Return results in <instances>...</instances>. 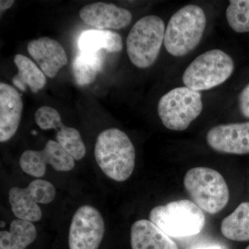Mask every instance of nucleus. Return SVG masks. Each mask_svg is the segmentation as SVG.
<instances>
[{
	"label": "nucleus",
	"instance_id": "nucleus-1",
	"mask_svg": "<svg viewBox=\"0 0 249 249\" xmlns=\"http://www.w3.org/2000/svg\"><path fill=\"white\" fill-rule=\"evenodd\" d=\"M94 155L100 168L114 181H126L133 173L135 149L128 136L121 129H107L98 134Z\"/></svg>",
	"mask_w": 249,
	"mask_h": 249
},
{
	"label": "nucleus",
	"instance_id": "nucleus-2",
	"mask_svg": "<svg viewBox=\"0 0 249 249\" xmlns=\"http://www.w3.org/2000/svg\"><path fill=\"white\" fill-rule=\"evenodd\" d=\"M206 26L204 10L196 5H187L170 18L164 37L167 52L173 56H184L197 47Z\"/></svg>",
	"mask_w": 249,
	"mask_h": 249
},
{
	"label": "nucleus",
	"instance_id": "nucleus-3",
	"mask_svg": "<svg viewBox=\"0 0 249 249\" xmlns=\"http://www.w3.org/2000/svg\"><path fill=\"white\" fill-rule=\"evenodd\" d=\"M183 184L193 202L208 213L217 214L229 203V187L217 170L206 167L192 168L185 175Z\"/></svg>",
	"mask_w": 249,
	"mask_h": 249
},
{
	"label": "nucleus",
	"instance_id": "nucleus-4",
	"mask_svg": "<svg viewBox=\"0 0 249 249\" xmlns=\"http://www.w3.org/2000/svg\"><path fill=\"white\" fill-rule=\"evenodd\" d=\"M149 217L160 230L173 237L197 235L205 225L202 210L188 199L156 206L150 211Z\"/></svg>",
	"mask_w": 249,
	"mask_h": 249
},
{
	"label": "nucleus",
	"instance_id": "nucleus-5",
	"mask_svg": "<svg viewBox=\"0 0 249 249\" xmlns=\"http://www.w3.org/2000/svg\"><path fill=\"white\" fill-rule=\"evenodd\" d=\"M165 32L164 22L158 16L150 15L137 21L126 40L132 63L140 69L151 67L158 58Z\"/></svg>",
	"mask_w": 249,
	"mask_h": 249
},
{
	"label": "nucleus",
	"instance_id": "nucleus-6",
	"mask_svg": "<svg viewBox=\"0 0 249 249\" xmlns=\"http://www.w3.org/2000/svg\"><path fill=\"white\" fill-rule=\"evenodd\" d=\"M234 68L230 55L219 49H213L190 64L183 73V82L187 88L196 91L211 89L229 79Z\"/></svg>",
	"mask_w": 249,
	"mask_h": 249
},
{
	"label": "nucleus",
	"instance_id": "nucleus-7",
	"mask_svg": "<svg viewBox=\"0 0 249 249\" xmlns=\"http://www.w3.org/2000/svg\"><path fill=\"white\" fill-rule=\"evenodd\" d=\"M199 91L181 87L163 95L158 103L159 116L166 128L183 131L189 127L202 111Z\"/></svg>",
	"mask_w": 249,
	"mask_h": 249
},
{
	"label": "nucleus",
	"instance_id": "nucleus-8",
	"mask_svg": "<svg viewBox=\"0 0 249 249\" xmlns=\"http://www.w3.org/2000/svg\"><path fill=\"white\" fill-rule=\"evenodd\" d=\"M55 187L44 179L31 181L27 188L14 186L9 192V200L13 213L18 219L37 222L42 217L38 204H48L55 199Z\"/></svg>",
	"mask_w": 249,
	"mask_h": 249
},
{
	"label": "nucleus",
	"instance_id": "nucleus-9",
	"mask_svg": "<svg viewBox=\"0 0 249 249\" xmlns=\"http://www.w3.org/2000/svg\"><path fill=\"white\" fill-rule=\"evenodd\" d=\"M104 233V220L99 211L90 205L80 206L70 225V249H98Z\"/></svg>",
	"mask_w": 249,
	"mask_h": 249
},
{
	"label": "nucleus",
	"instance_id": "nucleus-10",
	"mask_svg": "<svg viewBox=\"0 0 249 249\" xmlns=\"http://www.w3.org/2000/svg\"><path fill=\"white\" fill-rule=\"evenodd\" d=\"M19 163L24 173L35 178H42L45 175L47 165L58 172L71 171L75 166L73 157L53 140H49L43 150L23 152Z\"/></svg>",
	"mask_w": 249,
	"mask_h": 249
},
{
	"label": "nucleus",
	"instance_id": "nucleus-11",
	"mask_svg": "<svg viewBox=\"0 0 249 249\" xmlns=\"http://www.w3.org/2000/svg\"><path fill=\"white\" fill-rule=\"evenodd\" d=\"M36 124L43 130L56 131L57 142L74 160H80L86 154V147L79 131L62 124L61 117L56 109L43 106L36 111Z\"/></svg>",
	"mask_w": 249,
	"mask_h": 249
},
{
	"label": "nucleus",
	"instance_id": "nucleus-12",
	"mask_svg": "<svg viewBox=\"0 0 249 249\" xmlns=\"http://www.w3.org/2000/svg\"><path fill=\"white\" fill-rule=\"evenodd\" d=\"M208 144L215 151L231 155L249 153V122L219 124L210 129Z\"/></svg>",
	"mask_w": 249,
	"mask_h": 249
},
{
	"label": "nucleus",
	"instance_id": "nucleus-13",
	"mask_svg": "<svg viewBox=\"0 0 249 249\" xmlns=\"http://www.w3.org/2000/svg\"><path fill=\"white\" fill-rule=\"evenodd\" d=\"M80 17L85 24L98 30L124 29L130 24L132 19L128 10L105 2L83 6L80 11Z\"/></svg>",
	"mask_w": 249,
	"mask_h": 249
},
{
	"label": "nucleus",
	"instance_id": "nucleus-14",
	"mask_svg": "<svg viewBox=\"0 0 249 249\" xmlns=\"http://www.w3.org/2000/svg\"><path fill=\"white\" fill-rule=\"evenodd\" d=\"M27 49L29 55L49 78L56 76L58 71L67 64L66 52L61 44L49 37H42L30 41Z\"/></svg>",
	"mask_w": 249,
	"mask_h": 249
},
{
	"label": "nucleus",
	"instance_id": "nucleus-15",
	"mask_svg": "<svg viewBox=\"0 0 249 249\" xmlns=\"http://www.w3.org/2000/svg\"><path fill=\"white\" fill-rule=\"evenodd\" d=\"M23 101L18 90L6 83H0V142H8L19 127Z\"/></svg>",
	"mask_w": 249,
	"mask_h": 249
},
{
	"label": "nucleus",
	"instance_id": "nucleus-16",
	"mask_svg": "<svg viewBox=\"0 0 249 249\" xmlns=\"http://www.w3.org/2000/svg\"><path fill=\"white\" fill-rule=\"evenodd\" d=\"M130 243L132 249H178L170 236L147 219L132 224Z\"/></svg>",
	"mask_w": 249,
	"mask_h": 249
},
{
	"label": "nucleus",
	"instance_id": "nucleus-17",
	"mask_svg": "<svg viewBox=\"0 0 249 249\" xmlns=\"http://www.w3.org/2000/svg\"><path fill=\"white\" fill-rule=\"evenodd\" d=\"M81 52L94 53L105 49L109 53H119L124 47L121 36L114 31L91 29L83 31L78 42Z\"/></svg>",
	"mask_w": 249,
	"mask_h": 249
},
{
	"label": "nucleus",
	"instance_id": "nucleus-18",
	"mask_svg": "<svg viewBox=\"0 0 249 249\" xmlns=\"http://www.w3.org/2000/svg\"><path fill=\"white\" fill-rule=\"evenodd\" d=\"M14 62L18 70L12 79L15 86L23 91L29 87L34 93L43 89L47 83L45 73L32 60L22 54H16Z\"/></svg>",
	"mask_w": 249,
	"mask_h": 249
},
{
	"label": "nucleus",
	"instance_id": "nucleus-19",
	"mask_svg": "<svg viewBox=\"0 0 249 249\" xmlns=\"http://www.w3.org/2000/svg\"><path fill=\"white\" fill-rule=\"evenodd\" d=\"M37 237L35 226L23 219H15L10 231L0 232V249H26Z\"/></svg>",
	"mask_w": 249,
	"mask_h": 249
},
{
	"label": "nucleus",
	"instance_id": "nucleus-20",
	"mask_svg": "<svg viewBox=\"0 0 249 249\" xmlns=\"http://www.w3.org/2000/svg\"><path fill=\"white\" fill-rule=\"evenodd\" d=\"M104 58L101 51L94 53L80 52L73 60L72 69L76 84L86 86L94 82L102 71Z\"/></svg>",
	"mask_w": 249,
	"mask_h": 249
},
{
	"label": "nucleus",
	"instance_id": "nucleus-21",
	"mask_svg": "<svg viewBox=\"0 0 249 249\" xmlns=\"http://www.w3.org/2000/svg\"><path fill=\"white\" fill-rule=\"evenodd\" d=\"M221 231L229 240H249V202L239 205L231 214L223 219Z\"/></svg>",
	"mask_w": 249,
	"mask_h": 249
},
{
	"label": "nucleus",
	"instance_id": "nucleus-22",
	"mask_svg": "<svg viewBox=\"0 0 249 249\" xmlns=\"http://www.w3.org/2000/svg\"><path fill=\"white\" fill-rule=\"evenodd\" d=\"M228 23L237 33L249 32V0H231L226 11Z\"/></svg>",
	"mask_w": 249,
	"mask_h": 249
},
{
	"label": "nucleus",
	"instance_id": "nucleus-23",
	"mask_svg": "<svg viewBox=\"0 0 249 249\" xmlns=\"http://www.w3.org/2000/svg\"><path fill=\"white\" fill-rule=\"evenodd\" d=\"M239 107L242 115L249 119V84L241 91L239 96Z\"/></svg>",
	"mask_w": 249,
	"mask_h": 249
},
{
	"label": "nucleus",
	"instance_id": "nucleus-24",
	"mask_svg": "<svg viewBox=\"0 0 249 249\" xmlns=\"http://www.w3.org/2000/svg\"><path fill=\"white\" fill-rule=\"evenodd\" d=\"M15 1L14 0H1L0 1V11L1 14L5 11L10 9L13 4H14Z\"/></svg>",
	"mask_w": 249,
	"mask_h": 249
},
{
	"label": "nucleus",
	"instance_id": "nucleus-25",
	"mask_svg": "<svg viewBox=\"0 0 249 249\" xmlns=\"http://www.w3.org/2000/svg\"><path fill=\"white\" fill-rule=\"evenodd\" d=\"M196 249H222L219 246H211V247H201Z\"/></svg>",
	"mask_w": 249,
	"mask_h": 249
},
{
	"label": "nucleus",
	"instance_id": "nucleus-26",
	"mask_svg": "<svg viewBox=\"0 0 249 249\" xmlns=\"http://www.w3.org/2000/svg\"><path fill=\"white\" fill-rule=\"evenodd\" d=\"M5 227V223L4 222H2V221H1V227Z\"/></svg>",
	"mask_w": 249,
	"mask_h": 249
},
{
	"label": "nucleus",
	"instance_id": "nucleus-27",
	"mask_svg": "<svg viewBox=\"0 0 249 249\" xmlns=\"http://www.w3.org/2000/svg\"><path fill=\"white\" fill-rule=\"evenodd\" d=\"M249 249V247H247V249Z\"/></svg>",
	"mask_w": 249,
	"mask_h": 249
}]
</instances>
